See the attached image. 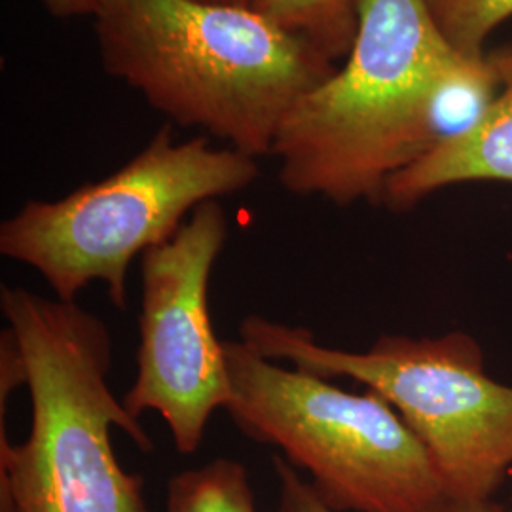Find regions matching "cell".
I'll return each mask as SVG.
<instances>
[{
  "instance_id": "6da1fadb",
  "label": "cell",
  "mask_w": 512,
  "mask_h": 512,
  "mask_svg": "<svg viewBox=\"0 0 512 512\" xmlns=\"http://www.w3.org/2000/svg\"><path fill=\"white\" fill-rule=\"evenodd\" d=\"M357 16L344 67L277 133V179L294 196L380 203L393 175L469 133L495 101L494 73L450 46L427 0H357Z\"/></svg>"
},
{
  "instance_id": "7a4b0ae2",
  "label": "cell",
  "mask_w": 512,
  "mask_h": 512,
  "mask_svg": "<svg viewBox=\"0 0 512 512\" xmlns=\"http://www.w3.org/2000/svg\"><path fill=\"white\" fill-rule=\"evenodd\" d=\"M93 33L107 73L183 128L247 156H272L294 105L336 73L334 59L251 6L99 0Z\"/></svg>"
},
{
  "instance_id": "3957f363",
  "label": "cell",
  "mask_w": 512,
  "mask_h": 512,
  "mask_svg": "<svg viewBox=\"0 0 512 512\" xmlns=\"http://www.w3.org/2000/svg\"><path fill=\"white\" fill-rule=\"evenodd\" d=\"M31 395L27 439H0V512H152L145 478L116 458L112 429L150 454L154 440L110 391L112 336L76 302L0 289Z\"/></svg>"
},
{
  "instance_id": "277c9868",
  "label": "cell",
  "mask_w": 512,
  "mask_h": 512,
  "mask_svg": "<svg viewBox=\"0 0 512 512\" xmlns=\"http://www.w3.org/2000/svg\"><path fill=\"white\" fill-rule=\"evenodd\" d=\"M253 156L215 148L207 135L177 143L171 126L112 175L59 200H29L0 224V255L33 268L57 300L76 302L95 281L128 306L133 260L183 228L202 203L258 181Z\"/></svg>"
},
{
  "instance_id": "5b68a950",
  "label": "cell",
  "mask_w": 512,
  "mask_h": 512,
  "mask_svg": "<svg viewBox=\"0 0 512 512\" xmlns=\"http://www.w3.org/2000/svg\"><path fill=\"white\" fill-rule=\"evenodd\" d=\"M232 385L226 414L239 431L281 450L336 512H444L454 501L418 437L378 393L224 340Z\"/></svg>"
},
{
  "instance_id": "8992f818",
  "label": "cell",
  "mask_w": 512,
  "mask_h": 512,
  "mask_svg": "<svg viewBox=\"0 0 512 512\" xmlns=\"http://www.w3.org/2000/svg\"><path fill=\"white\" fill-rule=\"evenodd\" d=\"M239 340L266 359L365 385L418 437L454 503L492 501L512 465V385L488 376L467 332L384 334L363 351L330 348L313 332L247 315Z\"/></svg>"
},
{
  "instance_id": "52a82bcc",
  "label": "cell",
  "mask_w": 512,
  "mask_h": 512,
  "mask_svg": "<svg viewBox=\"0 0 512 512\" xmlns=\"http://www.w3.org/2000/svg\"><path fill=\"white\" fill-rule=\"evenodd\" d=\"M230 224L219 200L202 203L183 228L141 256L137 374L122 397L135 420L156 412L179 454H194L232 385L224 340L213 330L209 283Z\"/></svg>"
},
{
  "instance_id": "ba28073f",
  "label": "cell",
  "mask_w": 512,
  "mask_h": 512,
  "mask_svg": "<svg viewBox=\"0 0 512 512\" xmlns=\"http://www.w3.org/2000/svg\"><path fill=\"white\" fill-rule=\"evenodd\" d=\"M486 57L499 80V93L492 107L469 133L393 175L385 184L380 202L387 209L404 213L454 184H512V44Z\"/></svg>"
},
{
  "instance_id": "9c48e42d",
  "label": "cell",
  "mask_w": 512,
  "mask_h": 512,
  "mask_svg": "<svg viewBox=\"0 0 512 512\" xmlns=\"http://www.w3.org/2000/svg\"><path fill=\"white\" fill-rule=\"evenodd\" d=\"M165 512H256L249 471L232 458L184 469L167 482Z\"/></svg>"
},
{
  "instance_id": "30bf717a",
  "label": "cell",
  "mask_w": 512,
  "mask_h": 512,
  "mask_svg": "<svg viewBox=\"0 0 512 512\" xmlns=\"http://www.w3.org/2000/svg\"><path fill=\"white\" fill-rule=\"evenodd\" d=\"M251 8L332 59L348 55L357 37V0H253Z\"/></svg>"
},
{
  "instance_id": "8fae6325",
  "label": "cell",
  "mask_w": 512,
  "mask_h": 512,
  "mask_svg": "<svg viewBox=\"0 0 512 512\" xmlns=\"http://www.w3.org/2000/svg\"><path fill=\"white\" fill-rule=\"evenodd\" d=\"M440 33L454 50L484 59V40L512 16V0H427Z\"/></svg>"
},
{
  "instance_id": "7c38bea8",
  "label": "cell",
  "mask_w": 512,
  "mask_h": 512,
  "mask_svg": "<svg viewBox=\"0 0 512 512\" xmlns=\"http://www.w3.org/2000/svg\"><path fill=\"white\" fill-rule=\"evenodd\" d=\"M275 484H277V503L275 512H336L323 503L315 494L310 482L304 480L293 465L281 456L272 458ZM444 512H503L492 501L484 503H452Z\"/></svg>"
},
{
  "instance_id": "4fadbf2b",
  "label": "cell",
  "mask_w": 512,
  "mask_h": 512,
  "mask_svg": "<svg viewBox=\"0 0 512 512\" xmlns=\"http://www.w3.org/2000/svg\"><path fill=\"white\" fill-rule=\"evenodd\" d=\"M99 0H40L50 16L59 19L93 16Z\"/></svg>"
},
{
  "instance_id": "5bb4252c",
  "label": "cell",
  "mask_w": 512,
  "mask_h": 512,
  "mask_svg": "<svg viewBox=\"0 0 512 512\" xmlns=\"http://www.w3.org/2000/svg\"><path fill=\"white\" fill-rule=\"evenodd\" d=\"M202 2H215V4H232V6H253V0H202Z\"/></svg>"
},
{
  "instance_id": "9a60e30c",
  "label": "cell",
  "mask_w": 512,
  "mask_h": 512,
  "mask_svg": "<svg viewBox=\"0 0 512 512\" xmlns=\"http://www.w3.org/2000/svg\"><path fill=\"white\" fill-rule=\"evenodd\" d=\"M507 512H512V505H511V509H509V511H507Z\"/></svg>"
}]
</instances>
